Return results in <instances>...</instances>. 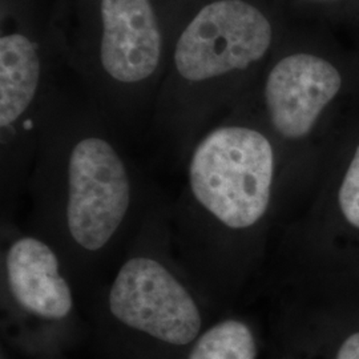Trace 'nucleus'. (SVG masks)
<instances>
[{
	"instance_id": "nucleus-1",
	"label": "nucleus",
	"mask_w": 359,
	"mask_h": 359,
	"mask_svg": "<svg viewBox=\"0 0 359 359\" xmlns=\"http://www.w3.org/2000/svg\"><path fill=\"white\" fill-rule=\"evenodd\" d=\"M283 168L274 144L248 126L209 132L193 149L187 181L169 204L181 266L216 310L238 301L261 270L281 224Z\"/></svg>"
},
{
	"instance_id": "nucleus-2",
	"label": "nucleus",
	"mask_w": 359,
	"mask_h": 359,
	"mask_svg": "<svg viewBox=\"0 0 359 359\" xmlns=\"http://www.w3.org/2000/svg\"><path fill=\"white\" fill-rule=\"evenodd\" d=\"M28 193L31 231L57 250L76 290L118 262L158 201L115 145L90 133L39 168Z\"/></svg>"
},
{
	"instance_id": "nucleus-3",
	"label": "nucleus",
	"mask_w": 359,
	"mask_h": 359,
	"mask_svg": "<svg viewBox=\"0 0 359 359\" xmlns=\"http://www.w3.org/2000/svg\"><path fill=\"white\" fill-rule=\"evenodd\" d=\"M212 311L175 253L169 204L157 201L97 298L99 341L112 359H182Z\"/></svg>"
},
{
	"instance_id": "nucleus-4",
	"label": "nucleus",
	"mask_w": 359,
	"mask_h": 359,
	"mask_svg": "<svg viewBox=\"0 0 359 359\" xmlns=\"http://www.w3.org/2000/svg\"><path fill=\"white\" fill-rule=\"evenodd\" d=\"M280 252L285 285L359 287V142L318 175L285 222Z\"/></svg>"
},
{
	"instance_id": "nucleus-5",
	"label": "nucleus",
	"mask_w": 359,
	"mask_h": 359,
	"mask_svg": "<svg viewBox=\"0 0 359 359\" xmlns=\"http://www.w3.org/2000/svg\"><path fill=\"white\" fill-rule=\"evenodd\" d=\"M1 249L3 329L15 346L59 355L80 332L76 287L57 250L32 231L7 229Z\"/></svg>"
},
{
	"instance_id": "nucleus-6",
	"label": "nucleus",
	"mask_w": 359,
	"mask_h": 359,
	"mask_svg": "<svg viewBox=\"0 0 359 359\" xmlns=\"http://www.w3.org/2000/svg\"><path fill=\"white\" fill-rule=\"evenodd\" d=\"M271 27L256 7L219 0L204 7L181 34L175 63L181 76L204 81L244 69L269 48Z\"/></svg>"
},
{
	"instance_id": "nucleus-7",
	"label": "nucleus",
	"mask_w": 359,
	"mask_h": 359,
	"mask_svg": "<svg viewBox=\"0 0 359 359\" xmlns=\"http://www.w3.org/2000/svg\"><path fill=\"white\" fill-rule=\"evenodd\" d=\"M341 86L338 71L321 57L297 53L281 60L265 87V109L273 132L283 142H305Z\"/></svg>"
},
{
	"instance_id": "nucleus-8",
	"label": "nucleus",
	"mask_w": 359,
	"mask_h": 359,
	"mask_svg": "<svg viewBox=\"0 0 359 359\" xmlns=\"http://www.w3.org/2000/svg\"><path fill=\"white\" fill-rule=\"evenodd\" d=\"M104 69L120 83L151 76L161 55V34L149 0H102Z\"/></svg>"
},
{
	"instance_id": "nucleus-9",
	"label": "nucleus",
	"mask_w": 359,
	"mask_h": 359,
	"mask_svg": "<svg viewBox=\"0 0 359 359\" xmlns=\"http://www.w3.org/2000/svg\"><path fill=\"white\" fill-rule=\"evenodd\" d=\"M40 63L34 44L13 34L0 39V127L11 136L20 120L28 133L26 117L35 100Z\"/></svg>"
},
{
	"instance_id": "nucleus-10",
	"label": "nucleus",
	"mask_w": 359,
	"mask_h": 359,
	"mask_svg": "<svg viewBox=\"0 0 359 359\" xmlns=\"http://www.w3.org/2000/svg\"><path fill=\"white\" fill-rule=\"evenodd\" d=\"M258 339L252 323L228 316L210 322L182 359H257Z\"/></svg>"
},
{
	"instance_id": "nucleus-11",
	"label": "nucleus",
	"mask_w": 359,
	"mask_h": 359,
	"mask_svg": "<svg viewBox=\"0 0 359 359\" xmlns=\"http://www.w3.org/2000/svg\"><path fill=\"white\" fill-rule=\"evenodd\" d=\"M339 294L342 337L332 359H359V287H335Z\"/></svg>"
},
{
	"instance_id": "nucleus-12",
	"label": "nucleus",
	"mask_w": 359,
	"mask_h": 359,
	"mask_svg": "<svg viewBox=\"0 0 359 359\" xmlns=\"http://www.w3.org/2000/svg\"><path fill=\"white\" fill-rule=\"evenodd\" d=\"M39 359H62L59 355H52V357H41V358Z\"/></svg>"
}]
</instances>
